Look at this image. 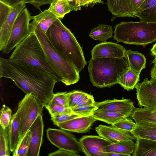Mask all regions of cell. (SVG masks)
<instances>
[{"instance_id": "74e56055", "label": "cell", "mask_w": 156, "mask_h": 156, "mask_svg": "<svg viewBox=\"0 0 156 156\" xmlns=\"http://www.w3.org/2000/svg\"><path fill=\"white\" fill-rule=\"evenodd\" d=\"M73 112L81 116L91 115L97 109L94 104L85 105L71 108Z\"/></svg>"}, {"instance_id": "30bf717a", "label": "cell", "mask_w": 156, "mask_h": 156, "mask_svg": "<svg viewBox=\"0 0 156 156\" xmlns=\"http://www.w3.org/2000/svg\"><path fill=\"white\" fill-rule=\"evenodd\" d=\"M138 105L152 111L156 109V79L145 78L136 86Z\"/></svg>"}, {"instance_id": "60d3db41", "label": "cell", "mask_w": 156, "mask_h": 156, "mask_svg": "<svg viewBox=\"0 0 156 156\" xmlns=\"http://www.w3.org/2000/svg\"><path fill=\"white\" fill-rule=\"evenodd\" d=\"M104 3L102 0H75L74 5L78 10H80L81 6L92 7L97 3Z\"/></svg>"}, {"instance_id": "5b68a950", "label": "cell", "mask_w": 156, "mask_h": 156, "mask_svg": "<svg viewBox=\"0 0 156 156\" xmlns=\"http://www.w3.org/2000/svg\"><path fill=\"white\" fill-rule=\"evenodd\" d=\"M114 40L145 47L156 41V22H121L114 27Z\"/></svg>"}, {"instance_id": "cb8c5ba5", "label": "cell", "mask_w": 156, "mask_h": 156, "mask_svg": "<svg viewBox=\"0 0 156 156\" xmlns=\"http://www.w3.org/2000/svg\"><path fill=\"white\" fill-rule=\"evenodd\" d=\"M50 5L48 9L60 19H62L71 11L78 10L68 0H53Z\"/></svg>"}, {"instance_id": "836d02e7", "label": "cell", "mask_w": 156, "mask_h": 156, "mask_svg": "<svg viewBox=\"0 0 156 156\" xmlns=\"http://www.w3.org/2000/svg\"><path fill=\"white\" fill-rule=\"evenodd\" d=\"M0 126L3 129L9 126L12 119V111L8 107L3 105L0 110Z\"/></svg>"}, {"instance_id": "8992f818", "label": "cell", "mask_w": 156, "mask_h": 156, "mask_svg": "<svg viewBox=\"0 0 156 156\" xmlns=\"http://www.w3.org/2000/svg\"><path fill=\"white\" fill-rule=\"evenodd\" d=\"M46 54L49 63L66 86L75 84L80 79L79 72L67 58L58 52L53 46L46 35L39 27L34 29Z\"/></svg>"}, {"instance_id": "277c9868", "label": "cell", "mask_w": 156, "mask_h": 156, "mask_svg": "<svg viewBox=\"0 0 156 156\" xmlns=\"http://www.w3.org/2000/svg\"><path fill=\"white\" fill-rule=\"evenodd\" d=\"M9 59L26 63L42 69L61 79L52 69L43 47L34 30H30L28 35L17 45Z\"/></svg>"}, {"instance_id": "d6a6232c", "label": "cell", "mask_w": 156, "mask_h": 156, "mask_svg": "<svg viewBox=\"0 0 156 156\" xmlns=\"http://www.w3.org/2000/svg\"><path fill=\"white\" fill-rule=\"evenodd\" d=\"M88 94L79 90H73L68 92L69 107H76Z\"/></svg>"}, {"instance_id": "4fadbf2b", "label": "cell", "mask_w": 156, "mask_h": 156, "mask_svg": "<svg viewBox=\"0 0 156 156\" xmlns=\"http://www.w3.org/2000/svg\"><path fill=\"white\" fill-rule=\"evenodd\" d=\"M126 49L122 45L111 42L96 45L91 51V58H118L126 57Z\"/></svg>"}, {"instance_id": "2e32d148", "label": "cell", "mask_w": 156, "mask_h": 156, "mask_svg": "<svg viewBox=\"0 0 156 156\" xmlns=\"http://www.w3.org/2000/svg\"><path fill=\"white\" fill-rule=\"evenodd\" d=\"M26 8V3H21L12 7L6 20L0 27V50L3 51L8 41L15 22L20 13Z\"/></svg>"}, {"instance_id": "b9f144b4", "label": "cell", "mask_w": 156, "mask_h": 156, "mask_svg": "<svg viewBox=\"0 0 156 156\" xmlns=\"http://www.w3.org/2000/svg\"><path fill=\"white\" fill-rule=\"evenodd\" d=\"M49 156H78L80 155L69 151L66 150L59 149L58 150L50 153Z\"/></svg>"}, {"instance_id": "4316f807", "label": "cell", "mask_w": 156, "mask_h": 156, "mask_svg": "<svg viewBox=\"0 0 156 156\" xmlns=\"http://www.w3.org/2000/svg\"><path fill=\"white\" fill-rule=\"evenodd\" d=\"M113 33V28L111 26L101 24L92 29L89 36L95 40L105 42L112 37Z\"/></svg>"}, {"instance_id": "c3c4849f", "label": "cell", "mask_w": 156, "mask_h": 156, "mask_svg": "<svg viewBox=\"0 0 156 156\" xmlns=\"http://www.w3.org/2000/svg\"><path fill=\"white\" fill-rule=\"evenodd\" d=\"M155 113H156V109L154 111H153Z\"/></svg>"}, {"instance_id": "9c48e42d", "label": "cell", "mask_w": 156, "mask_h": 156, "mask_svg": "<svg viewBox=\"0 0 156 156\" xmlns=\"http://www.w3.org/2000/svg\"><path fill=\"white\" fill-rule=\"evenodd\" d=\"M46 131L48 140L59 149L78 154L82 151L79 141L73 135L67 131L61 129L49 128Z\"/></svg>"}, {"instance_id": "8fae6325", "label": "cell", "mask_w": 156, "mask_h": 156, "mask_svg": "<svg viewBox=\"0 0 156 156\" xmlns=\"http://www.w3.org/2000/svg\"><path fill=\"white\" fill-rule=\"evenodd\" d=\"M79 142L82 151L87 156H108L105 147L113 143L94 135L84 136Z\"/></svg>"}, {"instance_id": "44dd1931", "label": "cell", "mask_w": 156, "mask_h": 156, "mask_svg": "<svg viewBox=\"0 0 156 156\" xmlns=\"http://www.w3.org/2000/svg\"><path fill=\"white\" fill-rule=\"evenodd\" d=\"M136 126L131 132L137 138L156 140V123L144 121H135Z\"/></svg>"}, {"instance_id": "f35d334b", "label": "cell", "mask_w": 156, "mask_h": 156, "mask_svg": "<svg viewBox=\"0 0 156 156\" xmlns=\"http://www.w3.org/2000/svg\"><path fill=\"white\" fill-rule=\"evenodd\" d=\"M81 116L73 112L51 116V120L54 124L56 125L58 123L66 122Z\"/></svg>"}, {"instance_id": "bcb514c9", "label": "cell", "mask_w": 156, "mask_h": 156, "mask_svg": "<svg viewBox=\"0 0 156 156\" xmlns=\"http://www.w3.org/2000/svg\"><path fill=\"white\" fill-rule=\"evenodd\" d=\"M151 55L154 57V59L152 61V63L154 66H156V43L153 46L151 50Z\"/></svg>"}, {"instance_id": "e575fe53", "label": "cell", "mask_w": 156, "mask_h": 156, "mask_svg": "<svg viewBox=\"0 0 156 156\" xmlns=\"http://www.w3.org/2000/svg\"><path fill=\"white\" fill-rule=\"evenodd\" d=\"M51 116L73 113L71 108L57 105L49 104L44 106Z\"/></svg>"}, {"instance_id": "ab89813d", "label": "cell", "mask_w": 156, "mask_h": 156, "mask_svg": "<svg viewBox=\"0 0 156 156\" xmlns=\"http://www.w3.org/2000/svg\"><path fill=\"white\" fill-rule=\"evenodd\" d=\"M12 7L0 1V27L9 16Z\"/></svg>"}, {"instance_id": "3957f363", "label": "cell", "mask_w": 156, "mask_h": 156, "mask_svg": "<svg viewBox=\"0 0 156 156\" xmlns=\"http://www.w3.org/2000/svg\"><path fill=\"white\" fill-rule=\"evenodd\" d=\"M88 66L90 80L98 87H109L115 84L129 68L126 57L91 58Z\"/></svg>"}, {"instance_id": "7dc6e473", "label": "cell", "mask_w": 156, "mask_h": 156, "mask_svg": "<svg viewBox=\"0 0 156 156\" xmlns=\"http://www.w3.org/2000/svg\"><path fill=\"white\" fill-rule=\"evenodd\" d=\"M150 75L151 79H156V66H154L151 68Z\"/></svg>"}, {"instance_id": "7402d4cb", "label": "cell", "mask_w": 156, "mask_h": 156, "mask_svg": "<svg viewBox=\"0 0 156 156\" xmlns=\"http://www.w3.org/2000/svg\"><path fill=\"white\" fill-rule=\"evenodd\" d=\"M133 156H156V140L137 138Z\"/></svg>"}, {"instance_id": "ffe728a7", "label": "cell", "mask_w": 156, "mask_h": 156, "mask_svg": "<svg viewBox=\"0 0 156 156\" xmlns=\"http://www.w3.org/2000/svg\"><path fill=\"white\" fill-rule=\"evenodd\" d=\"M58 18L48 9L45 10L38 14L33 16V20L30 24V30H34L35 27H38L46 33L50 27Z\"/></svg>"}, {"instance_id": "7c38bea8", "label": "cell", "mask_w": 156, "mask_h": 156, "mask_svg": "<svg viewBox=\"0 0 156 156\" xmlns=\"http://www.w3.org/2000/svg\"><path fill=\"white\" fill-rule=\"evenodd\" d=\"M98 109L95 111L110 112L122 114L127 117L131 116L136 107L130 99L106 100L99 102H95Z\"/></svg>"}, {"instance_id": "ac0fdd59", "label": "cell", "mask_w": 156, "mask_h": 156, "mask_svg": "<svg viewBox=\"0 0 156 156\" xmlns=\"http://www.w3.org/2000/svg\"><path fill=\"white\" fill-rule=\"evenodd\" d=\"M108 10L113 16L111 21L119 17L133 18L130 12L132 0H107Z\"/></svg>"}, {"instance_id": "83f0119b", "label": "cell", "mask_w": 156, "mask_h": 156, "mask_svg": "<svg viewBox=\"0 0 156 156\" xmlns=\"http://www.w3.org/2000/svg\"><path fill=\"white\" fill-rule=\"evenodd\" d=\"M140 74H136L129 68L122 75L118 81L124 89L128 91L133 90L140 81Z\"/></svg>"}, {"instance_id": "9a60e30c", "label": "cell", "mask_w": 156, "mask_h": 156, "mask_svg": "<svg viewBox=\"0 0 156 156\" xmlns=\"http://www.w3.org/2000/svg\"><path fill=\"white\" fill-rule=\"evenodd\" d=\"M44 124L42 114L39 115L32 125L31 131L30 143L27 156H38L43 142Z\"/></svg>"}, {"instance_id": "ee69618b", "label": "cell", "mask_w": 156, "mask_h": 156, "mask_svg": "<svg viewBox=\"0 0 156 156\" xmlns=\"http://www.w3.org/2000/svg\"><path fill=\"white\" fill-rule=\"evenodd\" d=\"M145 0H132L130 5V12L133 18H136L133 13Z\"/></svg>"}, {"instance_id": "e0dca14e", "label": "cell", "mask_w": 156, "mask_h": 156, "mask_svg": "<svg viewBox=\"0 0 156 156\" xmlns=\"http://www.w3.org/2000/svg\"><path fill=\"white\" fill-rule=\"evenodd\" d=\"M97 120L91 115L81 116L57 124L56 126L68 131L79 133H86Z\"/></svg>"}, {"instance_id": "8d00e7d4", "label": "cell", "mask_w": 156, "mask_h": 156, "mask_svg": "<svg viewBox=\"0 0 156 156\" xmlns=\"http://www.w3.org/2000/svg\"><path fill=\"white\" fill-rule=\"evenodd\" d=\"M112 126L121 129L132 132L136 126V123L128 117L122 119L111 125Z\"/></svg>"}, {"instance_id": "681fc988", "label": "cell", "mask_w": 156, "mask_h": 156, "mask_svg": "<svg viewBox=\"0 0 156 156\" xmlns=\"http://www.w3.org/2000/svg\"><path fill=\"white\" fill-rule=\"evenodd\" d=\"M75 0H74V4H75Z\"/></svg>"}, {"instance_id": "ba28073f", "label": "cell", "mask_w": 156, "mask_h": 156, "mask_svg": "<svg viewBox=\"0 0 156 156\" xmlns=\"http://www.w3.org/2000/svg\"><path fill=\"white\" fill-rule=\"evenodd\" d=\"M33 16L27 8H24L17 17L12 28L8 41L2 52L8 54L30 32V22Z\"/></svg>"}, {"instance_id": "d590c367", "label": "cell", "mask_w": 156, "mask_h": 156, "mask_svg": "<svg viewBox=\"0 0 156 156\" xmlns=\"http://www.w3.org/2000/svg\"><path fill=\"white\" fill-rule=\"evenodd\" d=\"M49 104L57 105L69 107L68 92H58L54 94L48 105Z\"/></svg>"}, {"instance_id": "7a4b0ae2", "label": "cell", "mask_w": 156, "mask_h": 156, "mask_svg": "<svg viewBox=\"0 0 156 156\" xmlns=\"http://www.w3.org/2000/svg\"><path fill=\"white\" fill-rule=\"evenodd\" d=\"M46 34L55 49L80 72L87 64L82 48L73 34L59 18L51 25Z\"/></svg>"}, {"instance_id": "f1b7e54d", "label": "cell", "mask_w": 156, "mask_h": 156, "mask_svg": "<svg viewBox=\"0 0 156 156\" xmlns=\"http://www.w3.org/2000/svg\"><path fill=\"white\" fill-rule=\"evenodd\" d=\"M92 115L97 120L102 121L111 125L127 117L122 114L110 112L94 111Z\"/></svg>"}, {"instance_id": "f6af8a7d", "label": "cell", "mask_w": 156, "mask_h": 156, "mask_svg": "<svg viewBox=\"0 0 156 156\" xmlns=\"http://www.w3.org/2000/svg\"><path fill=\"white\" fill-rule=\"evenodd\" d=\"M25 0H0L10 6L12 7L14 6L21 3H24Z\"/></svg>"}, {"instance_id": "6da1fadb", "label": "cell", "mask_w": 156, "mask_h": 156, "mask_svg": "<svg viewBox=\"0 0 156 156\" xmlns=\"http://www.w3.org/2000/svg\"><path fill=\"white\" fill-rule=\"evenodd\" d=\"M12 80L26 94L32 93L45 106L54 94L55 83L59 81L48 72L30 64L0 58V78Z\"/></svg>"}, {"instance_id": "7bdbcfd3", "label": "cell", "mask_w": 156, "mask_h": 156, "mask_svg": "<svg viewBox=\"0 0 156 156\" xmlns=\"http://www.w3.org/2000/svg\"><path fill=\"white\" fill-rule=\"evenodd\" d=\"M53 0H25L24 3L32 4L41 11L40 7L43 5L50 4Z\"/></svg>"}, {"instance_id": "d6986e66", "label": "cell", "mask_w": 156, "mask_h": 156, "mask_svg": "<svg viewBox=\"0 0 156 156\" xmlns=\"http://www.w3.org/2000/svg\"><path fill=\"white\" fill-rule=\"evenodd\" d=\"M133 14L140 21L156 22V0H145Z\"/></svg>"}, {"instance_id": "603a6c76", "label": "cell", "mask_w": 156, "mask_h": 156, "mask_svg": "<svg viewBox=\"0 0 156 156\" xmlns=\"http://www.w3.org/2000/svg\"><path fill=\"white\" fill-rule=\"evenodd\" d=\"M126 57L129 68L136 74H140L146 67V59L145 56L136 51L126 50Z\"/></svg>"}, {"instance_id": "484cf974", "label": "cell", "mask_w": 156, "mask_h": 156, "mask_svg": "<svg viewBox=\"0 0 156 156\" xmlns=\"http://www.w3.org/2000/svg\"><path fill=\"white\" fill-rule=\"evenodd\" d=\"M8 136L10 151L13 152L16 149L20 138L19 124L16 112L13 115L8 127Z\"/></svg>"}, {"instance_id": "4dcf8cb0", "label": "cell", "mask_w": 156, "mask_h": 156, "mask_svg": "<svg viewBox=\"0 0 156 156\" xmlns=\"http://www.w3.org/2000/svg\"><path fill=\"white\" fill-rule=\"evenodd\" d=\"M31 137V131L29 129L21 137L14 152L13 156H27Z\"/></svg>"}, {"instance_id": "52a82bcc", "label": "cell", "mask_w": 156, "mask_h": 156, "mask_svg": "<svg viewBox=\"0 0 156 156\" xmlns=\"http://www.w3.org/2000/svg\"><path fill=\"white\" fill-rule=\"evenodd\" d=\"M44 106L32 93L26 94L19 102L16 113L19 124L20 138L29 129L37 117L42 114Z\"/></svg>"}, {"instance_id": "1f68e13d", "label": "cell", "mask_w": 156, "mask_h": 156, "mask_svg": "<svg viewBox=\"0 0 156 156\" xmlns=\"http://www.w3.org/2000/svg\"><path fill=\"white\" fill-rule=\"evenodd\" d=\"M10 149L8 136V127H0V156H10Z\"/></svg>"}, {"instance_id": "d4e9b609", "label": "cell", "mask_w": 156, "mask_h": 156, "mask_svg": "<svg viewBox=\"0 0 156 156\" xmlns=\"http://www.w3.org/2000/svg\"><path fill=\"white\" fill-rule=\"evenodd\" d=\"M135 142L132 141L122 140L114 142L105 147L107 153H117L130 156L133 152Z\"/></svg>"}, {"instance_id": "f546056e", "label": "cell", "mask_w": 156, "mask_h": 156, "mask_svg": "<svg viewBox=\"0 0 156 156\" xmlns=\"http://www.w3.org/2000/svg\"><path fill=\"white\" fill-rule=\"evenodd\" d=\"M131 117L135 121H144L156 123V113L144 108H136Z\"/></svg>"}, {"instance_id": "5bb4252c", "label": "cell", "mask_w": 156, "mask_h": 156, "mask_svg": "<svg viewBox=\"0 0 156 156\" xmlns=\"http://www.w3.org/2000/svg\"><path fill=\"white\" fill-rule=\"evenodd\" d=\"M98 135L113 142L119 141H136L137 138L131 132L121 129L112 126L100 125L95 128Z\"/></svg>"}]
</instances>
